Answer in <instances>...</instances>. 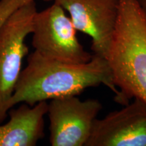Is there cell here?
<instances>
[{
  "mask_svg": "<svg viewBox=\"0 0 146 146\" xmlns=\"http://www.w3.org/2000/svg\"><path fill=\"white\" fill-rule=\"evenodd\" d=\"M76 31L64 9L54 2L35 15L31 33L35 52L47 59L61 62H88L93 54L78 41Z\"/></svg>",
  "mask_w": 146,
  "mask_h": 146,
  "instance_id": "277c9868",
  "label": "cell"
},
{
  "mask_svg": "<svg viewBox=\"0 0 146 146\" xmlns=\"http://www.w3.org/2000/svg\"><path fill=\"white\" fill-rule=\"evenodd\" d=\"M118 103L138 98L146 104V16L137 0H121L107 55Z\"/></svg>",
  "mask_w": 146,
  "mask_h": 146,
  "instance_id": "7a4b0ae2",
  "label": "cell"
},
{
  "mask_svg": "<svg viewBox=\"0 0 146 146\" xmlns=\"http://www.w3.org/2000/svg\"><path fill=\"white\" fill-rule=\"evenodd\" d=\"M45 1H54L55 0H43Z\"/></svg>",
  "mask_w": 146,
  "mask_h": 146,
  "instance_id": "8fae6325",
  "label": "cell"
},
{
  "mask_svg": "<svg viewBox=\"0 0 146 146\" xmlns=\"http://www.w3.org/2000/svg\"><path fill=\"white\" fill-rule=\"evenodd\" d=\"M47 110V101L33 106L25 103L9 110V121L0 124V146L36 145L45 137L44 116Z\"/></svg>",
  "mask_w": 146,
  "mask_h": 146,
  "instance_id": "ba28073f",
  "label": "cell"
},
{
  "mask_svg": "<svg viewBox=\"0 0 146 146\" xmlns=\"http://www.w3.org/2000/svg\"><path fill=\"white\" fill-rule=\"evenodd\" d=\"M121 0H55L68 12L73 25L91 38L94 54L106 59Z\"/></svg>",
  "mask_w": 146,
  "mask_h": 146,
  "instance_id": "8992f818",
  "label": "cell"
},
{
  "mask_svg": "<svg viewBox=\"0 0 146 146\" xmlns=\"http://www.w3.org/2000/svg\"><path fill=\"white\" fill-rule=\"evenodd\" d=\"M137 1L146 16V0H137Z\"/></svg>",
  "mask_w": 146,
  "mask_h": 146,
  "instance_id": "30bf717a",
  "label": "cell"
},
{
  "mask_svg": "<svg viewBox=\"0 0 146 146\" xmlns=\"http://www.w3.org/2000/svg\"><path fill=\"white\" fill-rule=\"evenodd\" d=\"M100 85L114 93L115 100L118 102L120 91L114 85L106 58L93 54L87 63L69 64L47 59L34 51L21 71L8 110L20 103L33 106L40 102L77 96L89 87Z\"/></svg>",
  "mask_w": 146,
  "mask_h": 146,
  "instance_id": "6da1fadb",
  "label": "cell"
},
{
  "mask_svg": "<svg viewBox=\"0 0 146 146\" xmlns=\"http://www.w3.org/2000/svg\"><path fill=\"white\" fill-rule=\"evenodd\" d=\"M36 12L35 1H29L14 11L0 27V124L8 116V102L29 53L25 40L31 34Z\"/></svg>",
  "mask_w": 146,
  "mask_h": 146,
  "instance_id": "3957f363",
  "label": "cell"
},
{
  "mask_svg": "<svg viewBox=\"0 0 146 146\" xmlns=\"http://www.w3.org/2000/svg\"><path fill=\"white\" fill-rule=\"evenodd\" d=\"M31 1L35 0H0V27L14 11Z\"/></svg>",
  "mask_w": 146,
  "mask_h": 146,
  "instance_id": "9c48e42d",
  "label": "cell"
},
{
  "mask_svg": "<svg viewBox=\"0 0 146 146\" xmlns=\"http://www.w3.org/2000/svg\"><path fill=\"white\" fill-rule=\"evenodd\" d=\"M102 109L98 100L82 101L76 96L51 100L47 114L52 146H85L94 120Z\"/></svg>",
  "mask_w": 146,
  "mask_h": 146,
  "instance_id": "5b68a950",
  "label": "cell"
},
{
  "mask_svg": "<svg viewBox=\"0 0 146 146\" xmlns=\"http://www.w3.org/2000/svg\"><path fill=\"white\" fill-rule=\"evenodd\" d=\"M85 146H146V104L135 98L130 104L96 118Z\"/></svg>",
  "mask_w": 146,
  "mask_h": 146,
  "instance_id": "52a82bcc",
  "label": "cell"
}]
</instances>
